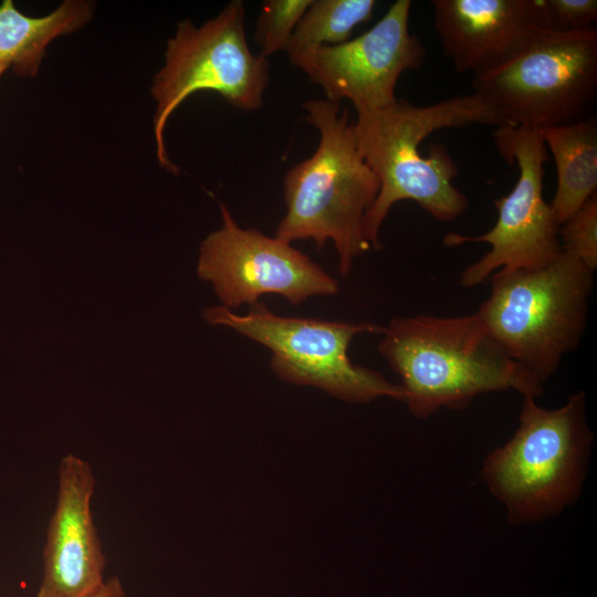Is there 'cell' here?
I'll return each mask as SVG.
<instances>
[{"mask_svg": "<svg viewBox=\"0 0 597 597\" xmlns=\"http://www.w3.org/2000/svg\"><path fill=\"white\" fill-rule=\"evenodd\" d=\"M353 129L357 148L379 180V191L365 219L371 249L381 248L380 229L392 206L417 202L432 218L452 221L469 208L467 196L453 185L459 169L444 145L419 146L442 128L473 124L509 126L480 95L454 96L428 106L396 100L377 109L358 108Z\"/></svg>", "mask_w": 597, "mask_h": 597, "instance_id": "obj_1", "label": "cell"}, {"mask_svg": "<svg viewBox=\"0 0 597 597\" xmlns=\"http://www.w3.org/2000/svg\"><path fill=\"white\" fill-rule=\"evenodd\" d=\"M378 352L399 375L410 413L426 419L459 410L483 394L514 390L538 398L543 385L495 342L476 315L398 316L384 326Z\"/></svg>", "mask_w": 597, "mask_h": 597, "instance_id": "obj_2", "label": "cell"}, {"mask_svg": "<svg viewBox=\"0 0 597 597\" xmlns=\"http://www.w3.org/2000/svg\"><path fill=\"white\" fill-rule=\"evenodd\" d=\"M306 121L320 133L316 150L291 167L283 180L286 212L275 235L291 243L332 241L342 275L371 249L365 219L379 191V180L363 159L347 107L326 98L303 103Z\"/></svg>", "mask_w": 597, "mask_h": 597, "instance_id": "obj_3", "label": "cell"}, {"mask_svg": "<svg viewBox=\"0 0 597 597\" xmlns=\"http://www.w3.org/2000/svg\"><path fill=\"white\" fill-rule=\"evenodd\" d=\"M586 408L584 390L555 409L523 397L514 434L486 455L481 470L511 524L556 516L579 498L594 443Z\"/></svg>", "mask_w": 597, "mask_h": 597, "instance_id": "obj_4", "label": "cell"}, {"mask_svg": "<svg viewBox=\"0 0 597 597\" xmlns=\"http://www.w3.org/2000/svg\"><path fill=\"white\" fill-rule=\"evenodd\" d=\"M594 272L562 252L538 270L496 271L475 312L503 350L544 386L580 344Z\"/></svg>", "mask_w": 597, "mask_h": 597, "instance_id": "obj_5", "label": "cell"}, {"mask_svg": "<svg viewBox=\"0 0 597 597\" xmlns=\"http://www.w3.org/2000/svg\"><path fill=\"white\" fill-rule=\"evenodd\" d=\"M245 9L233 0L201 27L190 20L178 22L167 41L165 62L153 77L150 93L156 101L154 136L160 166L177 174L165 146V128L170 115L190 95L200 91L219 94L242 112L263 106L269 85V61L254 54L244 29Z\"/></svg>", "mask_w": 597, "mask_h": 597, "instance_id": "obj_6", "label": "cell"}, {"mask_svg": "<svg viewBox=\"0 0 597 597\" xmlns=\"http://www.w3.org/2000/svg\"><path fill=\"white\" fill-rule=\"evenodd\" d=\"M202 315L209 324L229 327L270 349L271 369L283 381L313 386L353 404H366L380 397L404 401L400 385L354 364L348 356L349 344L356 335L381 334L384 326L371 322L282 316L262 302L251 305L245 314L211 306L205 308Z\"/></svg>", "mask_w": 597, "mask_h": 597, "instance_id": "obj_7", "label": "cell"}, {"mask_svg": "<svg viewBox=\"0 0 597 597\" xmlns=\"http://www.w3.org/2000/svg\"><path fill=\"white\" fill-rule=\"evenodd\" d=\"M471 86L509 126L578 122L596 102L597 31L546 32L506 64L473 76Z\"/></svg>", "mask_w": 597, "mask_h": 597, "instance_id": "obj_8", "label": "cell"}, {"mask_svg": "<svg viewBox=\"0 0 597 597\" xmlns=\"http://www.w3.org/2000/svg\"><path fill=\"white\" fill-rule=\"evenodd\" d=\"M493 139L501 157L516 164L519 178L510 193L493 200L498 220L488 232H450L443 238V244L450 248L468 242L491 245L486 254L462 271L459 283L467 289L483 283L496 271L545 268L562 253L561 224L543 196L544 164L549 157L538 129L500 126Z\"/></svg>", "mask_w": 597, "mask_h": 597, "instance_id": "obj_9", "label": "cell"}, {"mask_svg": "<svg viewBox=\"0 0 597 597\" xmlns=\"http://www.w3.org/2000/svg\"><path fill=\"white\" fill-rule=\"evenodd\" d=\"M222 226L201 242L197 272L232 310L279 294L292 305L338 293V282L310 256L276 237L238 224L220 203Z\"/></svg>", "mask_w": 597, "mask_h": 597, "instance_id": "obj_10", "label": "cell"}, {"mask_svg": "<svg viewBox=\"0 0 597 597\" xmlns=\"http://www.w3.org/2000/svg\"><path fill=\"white\" fill-rule=\"evenodd\" d=\"M410 9V0H397L368 31L338 45L317 48L293 65L321 86L328 101L347 100L355 109L386 107L397 100L400 75L419 69L427 54L409 31Z\"/></svg>", "mask_w": 597, "mask_h": 597, "instance_id": "obj_11", "label": "cell"}, {"mask_svg": "<svg viewBox=\"0 0 597 597\" xmlns=\"http://www.w3.org/2000/svg\"><path fill=\"white\" fill-rule=\"evenodd\" d=\"M95 486L87 460L62 457L36 597H92L103 586L106 557L92 514Z\"/></svg>", "mask_w": 597, "mask_h": 597, "instance_id": "obj_12", "label": "cell"}, {"mask_svg": "<svg viewBox=\"0 0 597 597\" xmlns=\"http://www.w3.org/2000/svg\"><path fill=\"white\" fill-rule=\"evenodd\" d=\"M441 50L473 76L506 64L542 34L555 31L544 0H432Z\"/></svg>", "mask_w": 597, "mask_h": 597, "instance_id": "obj_13", "label": "cell"}, {"mask_svg": "<svg viewBox=\"0 0 597 597\" xmlns=\"http://www.w3.org/2000/svg\"><path fill=\"white\" fill-rule=\"evenodd\" d=\"M92 1L65 0L46 15L20 12L13 1L0 4V76L11 69L20 76H36L48 45L57 36L83 28L94 14Z\"/></svg>", "mask_w": 597, "mask_h": 597, "instance_id": "obj_14", "label": "cell"}, {"mask_svg": "<svg viewBox=\"0 0 597 597\" xmlns=\"http://www.w3.org/2000/svg\"><path fill=\"white\" fill-rule=\"evenodd\" d=\"M551 150L557 172V187L551 208L562 224L597 189V118L589 115L578 122L540 128Z\"/></svg>", "mask_w": 597, "mask_h": 597, "instance_id": "obj_15", "label": "cell"}, {"mask_svg": "<svg viewBox=\"0 0 597 597\" xmlns=\"http://www.w3.org/2000/svg\"><path fill=\"white\" fill-rule=\"evenodd\" d=\"M376 3L375 0H312L286 49L290 62L293 64L317 48L348 41L357 25L373 18Z\"/></svg>", "mask_w": 597, "mask_h": 597, "instance_id": "obj_16", "label": "cell"}, {"mask_svg": "<svg viewBox=\"0 0 597 597\" xmlns=\"http://www.w3.org/2000/svg\"><path fill=\"white\" fill-rule=\"evenodd\" d=\"M312 0H266L261 6L254 42L260 48V55L268 56L285 51L292 34L310 7Z\"/></svg>", "mask_w": 597, "mask_h": 597, "instance_id": "obj_17", "label": "cell"}, {"mask_svg": "<svg viewBox=\"0 0 597 597\" xmlns=\"http://www.w3.org/2000/svg\"><path fill=\"white\" fill-rule=\"evenodd\" d=\"M562 252L588 270L597 269V195L590 197L559 228Z\"/></svg>", "mask_w": 597, "mask_h": 597, "instance_id": "obj_18", "label": "cell"}, {"mask_svg": "<svg viewBox=\"0 0 597 597\" xmlns=\"http://www.w3.org/2000/svg\"><path fill=\"white\" fill-rule=\"evenodd\" d=\"M544 6L555 31L589 30L597 20L596 0H544Z\"/></svg>", "mask_w": 597, "mask_h": 597, "instance_id": "obj_19", "label": "cell"}, {"mask_svg": "<svg viewBox=\"0 0 597 597\" xmlns=\"http://www.w3.org/2000/svg\"><path fill=\"white\" fill-rule=\"evenodd\" d=\"M92 597H127L118 576L105 579L103 586Z\"/></svg>", "mask_w": 597, "mask_h": 597, "instance_id": "obj_20", "label": "cell"}]
</instances>
